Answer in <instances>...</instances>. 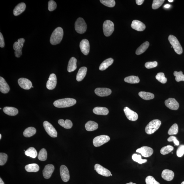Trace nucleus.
<instances>
[{
	"label": "nucleus",
	"mask_w": 184,
	"mask_h": 184,
	"mask_svg": "<svg viewBox=\"0 0 184 184\" xmlns=\"http://www.w3.org/2000/svg\"><path fill=\"white\" fill-rule=\"evenodd\" d=\"M63 31L61 27L56 29L53 31L51 36L50 42L53 45L60 43L63 37Z\"/></svg>",
	"instance_id": "1"
},
{
	"label": "nucleus",
	"mask_w": 184,
	"mask_h": 184,
	"mask_svg": "<svg viewBox=\"0 0 184 184\" xmlns=\"http://www.w3.org/2000/svg\"><path fill=\"white\" fill-rule=\"evenodd\" d=\"M76 103V100L75 99L66 98L56 101L54 103V105L57 108H65L73 106Z\"/></svg>",
	"instance_id": "2"
},
{
	"label": "nucleus",
	"mask_w": 184,
	"mask_h": 184,
	"mask_svg": "<svg viewBox=\"0 0 184 184\" xmlns=\"http://www.w3.org/2000/svg\"><path fill=\"white\" fill-rule=\"evenodd\" d=\"M161 121L158 119H154L150 122L145 128V132L148 134H153L159 129L161 126Z\"/></svg>",
	"instance_id": "3"
},
{
	"label": "nucleus",
	"mask_w": 184,
	"mask_h": 184,
	"mask_svg": "<svg viewBox=\"0 0 184 184\" xmlns=\"http://www.w3.org/2000/svg\"><path fill=\"white\" fill-rule=\"evenodd\" d=\"M168 39L175 52L177 54H182L183 52V48L176 37L174 36L170 35L169 36Z\"/></svg>",
	"instance_id": "4"
},
{
	"label": "nucleus",
	"mask_w": 184,
	"mask_h": 184,
	"mask_svg": "<svg viewBox=\"0 0 184 184\" xmlns=\"http://www.w3.org/2000/svg\"><path fill=\"white\" fill-rule=\"evenodd\" d=\"M87 29V24L84 19L81 18L77 19L75 23V29L77 33L84 34L86 31Z\"/></svg>",
	"instance_id": "5"
},
{
	"label": "nucleus",
	"mask_w": 184,
	"mask_h": 184,
	"mask_svg": "<svg viewBox=\"0 0 184 184\" xmlns=\"http://www.w3.org/2000/svg\"><path fill=\"white\" fill-rule=\"evenodd\" d=\"M114 30V23L110 20L104 21L103 24V31L104 35L106 37H109L112 35Z\"/></svg>",
	"instance_id": "6"
},
{
	"label": "nucleus",
	"mask_w": 184,
	"mask_h": 184,
	"mask_svg": "<svg viewBox=\"0 0 184 184\" xmlns=\"http://www.w3.org/2000/svg\"><path fill=\"white\" fill-rule=\"evenodd\" d=\"M25 42L24 38L19 39L18 42H14L13 48L15 51V55L16 57H20L22 55V49Z\"/></svg>",
	"instance_id": "7"
},
{
	"label": "nucleus",
	"mask_w": 184,
	"mask_h": 184,
	"mask_svg": "<svg viewBox=\"0 0 184 184\" xmlns=\"http://www.w3.org/2000/svg\"><path fill=\"white\" fill-rule=\"evenodd\" d=\"M110 137L106 135H101L96 137L93 141V144L96 147H100L110 141Z\"/></svg>",
	"instance_id": "8"
},
{
	"label": "nucleus",
	"mask_w": 184,
	"mask_h": 184,
	"mask_svg": "<svg viewBox=\"0 0 184 184\" xmlns=\"http://www.w3.org/2000/svg\"><path fill=\"white\" fill-rule=\"evenodd\" d=\"M43 125L45 130L49 136L53 138L57 137V132L52 124L48 121H45L43 123Z\"/></svg>",
	"instance_id": "9"
},
{
	"label": "nucleus",
	"mask_w": 184,
	"mask_h": 184,
	"mask_svg": "<svg viewBox=\"0 0 184 184\" xmlns=\"http://www.w3.org/2000/svg\"><path fill=\"white\" fill-rule=\"evenodd\" d=\"M124 112L129 120L132 121H135L138 118V115L137 113L131 110L127 107H126L124 108Z\"/></svg>",
	"instance_id": "10"
},
{
	"label": "nucleus",
	"mask_w": 184,
	"mask_h": 184,
	"mask_svg": "<svg viewBox=\"0 0 184 184\" xmlns=\"http://www.w3.org/2000/svg\"><path fill=\"white\" fill-rule=\"evenodd\" d=\"M136 152L140 153L143 157H149L153 155V149L148 146H143L136 150Z\"/></svg>",
	"instance_id": "11"
},
{
	"label": "nucleus",
	"mask_w": 184,
	"mask_h": 184,
	"mask_svg": "<svg viewBox=\"0 0 184 184\" xmlns=\"http://www.w3.org/2000/svg\"><path fill=\"white\" fill-rule=\"evenodd\" d=\"M165 104L168 108L173 110H177L179 106L178 103L174 98H169L165 100Z\"/></svg>",
	"instance_id": "12"
},
{
	"label": "nucleus",
	"mask_w": 184,
	"mask_h": 184,
	"mask_svg": "<svg viewBox=\"0 0 184 184\" xmlns=\"http://www.w3.org/2000/svg\"><path fill=\"white\" fill-rule=\"evenodd\" d=\"M57 85V77L54 73L51 74L47 81L46 85L47 88L49 90L54 89Z\"/></svg>",
	"instance_id": "13"
},
{
	"label": "nucleus",
	"mask_w": 184,
	"mask_h": 184,
	"mask_svg": "<svg viewBox=\"0 0 184 184\" xmlns=\"http://www.w3.org/2000/svg\"><path fill=\"white\" fill-rule=\"evenodd\" d=\"M95 170L98 174L105 177L111 176V172L107 169L103 167L99 164H96L95 166Z\"/></svg>",
	"instance_id": "14"
},
{
	"label": "nucleus",
	"mask_w": 184,
	"mask_h": 184,
	"mask_svg": "<svg viewBox=\"0 0 184 184\" xmlns=\"http://www.w3.org/2000/svg\"><path fill=\"white\" fill-rule=\"evenodd\" d=\"M60 171L62 180L64 182H67L69 181L70 178V174L69 170L67 167L64 165H61Z\"/></svg>",
	"instance_id": "15"
},
{
	"label": "nucleus",
	"mask_w": 184,
	"mask_h": 184,
	"mask_svg": "<svg viewBox=\"0 0 184 184\" xmlns=\"http://www.w3.org/2000/svg\"><path fill=\"white\" fill-rule=\"evenodd\" d=\"M18 83L21 87L24 89H30L33 86L31 81L26 78H19L18 81Z\"/></svg>",
	"instance_id": "16"
},
{
	"label": "nucleus",
	"mask_w": 184,
	"mask_h": 184,
	"mask_svg": "<svg viewBox=\"0 0 184 184\" xmlns=\"http://www.w3.org/2000/svg\"><path fill=\"white\" fill-rule=\"evenodd\" d=\"M80 46L81 52L83 54L86 55L89 54L90 51V44L88 40L84 39L81 41Z\"/></svg>",
	"instance_id": "17"
},
{
	"label": "nucleus",
	"mask_w": 184,
	"mask_h": 184,
	"mask_svg": "<svg viewBox=\"0 0 184 184\" xmlns=\"http://www.w3.org/2000/svg\"><path fill=\"white\" fill-rule=\"evenodd\" d=\"M54 166L52 164H48L46 165L43 171V174L45 178H50L54 170Z\"/></svg>",
	"instance_id": "18"
},
{
	"label": "nucleus",
	"mask_w": 184,
	"mask_h": 184,
	"mask_svg": "<svg viewBox=\"0 0 184 184\" xmlns=\"http://www.w3.org/2000/svg\"><path fill=\"white\" fill-rule=\"evenodd\" d=\"M95 93L100 97H106L111 95L112 91L110 89L106 88H98L95 89Z\"/></svg>",
	"instance_id": "19"
},
{
	"label": "nucleus",
	"mask_w": 184,
	"mask_h": 184,
	"mask_svg": "<svg viewBox=\"0 0 184 184\" xmlns=\"http://www.w3.org/2000/svg\"><path fill=\"white\" fill-rule=\"evenodd\" d=\"M131 26L133 29L139 31H144L146 29V26L144 24L137 20L132 21Z\"/></svg>",
	"instance_id": "20"
},
{
	"label": "nucleus",
	"mask_w": 184,
	"mask_h": 184,
	"mask_svg": "<svg viewBox=\"0 0 184 184\" xmlns=\"http://www.w3.org/2000/svg\"><path fill=\"white\" fill-rule=\"evenodd\" d=\"M161 176L162 178L165 180L170 181L174 178V173L172 170L165 169L163 171Z\"/></svg>",
	"instance_id": "21"
},
{
	"label": "nucleus",
	"mask_w": 184,
	"mask_h": 184,
	"mask_svg": "<svg viewBox=\"0 0 184 184\" xmlns=\"http://www.w3.org/2000/svg\"><path fill=\"white\" fill-rule=\"evenodd\" d=\"M10 91L9 86L4 78L0 77V91L3 93H7Z\"/></svg>",
	"instance_id": "22"
},
{
	"label": "nucleus",
	"mask_w": 184,
	"mask_h": 184,
	"mask_svg": "<svg viewBox=\"0 0 184 184\" xmlns=\"http://www.w3.org/2000/svg\"><path fill=\"white\" fill-rule=\"evenodd\" d=\"M26 8V4L24 3L19 4L14 8L13 14L15 16H18L24 11Z\"/></svg>",
	"instance_id": "23"
},
{
	"label": "nucleus",
	"mask_w": 184,
	"mask_h": 184,
	"mask_svg": "<svg viewBox=\"0 0 184 184\" xmlns=\"http://www.w3.org/2000/svg\"><path fill=\"white\" fill-rule=\"evenodd\" d=\"M87 68L85 67H81L79 69L76 77V80L78 82H80L84 78L87 74Z\"/></svg>",
	"instance_id": "24"
},
{
	"label": "nucleus",
	"mask_w": 184,
	"mask_h": 184,
	"mask_svg": "<svg viewBox=\"0 0 184 184\" xmlns=\"http://www.w3.org/2000/svg\"><path fill=\"white\" fill-rule=\"evenodd\" d=\"M77 61V59L74 57L70 58L67 70L68 72H73L76 69Z\"/></svg>",
	"instance_id": "25"
},
{
	"label": "nucleus",
	"mask_w": 184,
	"mask_h": 184,
	"mask_svg": "<svg viewBox=\"0 0 184 184\" xmlns=\"http://www.w3.org/2000/svg\"><path fill=\"white\" fill-rule=\"evenodd\" d=\"M94 114L98 115H107L109 113L107 108L101 107H97L94 108L93 110Z\"/></svg>",
	"instance_id": "26"
},
{
	"label": "nucleus",
	"mask_w": 184,
	"mask_h": 184,
	"mask_svg": "<svg viewBox=\"0 0 184 184\" xmlns=\"http://www.w3.org/2000/svg\"><path fill=\"white\" fill-rule=\"evenodd\" d=\"M3 111L6 114L10 116H14L18 113V109L12 107H5L3 108Z\"/></svg>",
	"instance_id": "27"
},
{
	"label": "nucleus",
	"mask_w": 184,
	"mask_h": 184,
	"mask_svg": "<svg viewBox=\"0 0 184 184\" xmlns=\"http://www.w3.org/2000/svg\"><path fill=\"white\" fill-rule=\"evenodd\" d=\"M85 127L87 131H93L98 129V124L95 121H89L85 124Z\"/></svg>",
	"instance_id": "28"
},
{
	"label": "nucleus",
	"mask_w": 184,
	"mask_h": 184,
	"mask_svg": "<svg viewBox=\"0 0 184 184\" xmlns=\"http://www.w3.org/2000/svg\"><path fill=\"white\" fill-rule=\"evenodd\" d=\"M114 62V60L112 58H109L106 60L101 64L99 70L103 71L107 69L109 66L112 65Z\"/></svg>",
	"instance_id": "29"
},
{
	"label": "nucleus",
	"mask_w": 184,
	"mask_h": 184,
	"mask_svg": "<svg viewBox=\"0 0 184 184\" xmlns=\"http://www.w3.org/2000/svg\"><path fill=\"white\" fill-rule=\"evenodd\" d=\"M39 167L37 164L27 165L25 167L26 170L29 172H37L39 170Z\"/></svg>",
	"instance_id": "30"
},
{
	"label": "nucleus",
	"mask_w": 184,
	"mask_h": 184,
	"mask_svg": "<svg viewBox=\"0 0 184 184\" xmlns=\"http://www.w3.org/2000/svg\"><path fill=\"white\" fill-rule=\"evenodd\" d=\"M58 123L60 125L66 129H70L73 126L72 122L70 120L66 119V121L61 119L59 120Z\"/></svg>",
	"instance_id": "31"
},
{
	"label": "nucleus",
	"mask_w": 184,
	"mask_h": 184,
	"mask_svg": "<svg viewBox=\"0 0 184 184\" xmlns=\"http://www.w3.org/2000/svg\"><path fill=\"white\" fill-rule=\"evenodd\" d=\"M149 46V43L148 42L146 41L139 47L137 49L136 51V54L137 55H140L143 54L146 51Z\"/></svg>",
	"instance_id": "32"
},
{
	"label": "nucleus",
	"mask_w": 184,
	"mask_h": 184,
	"mask_svg": "<svg viewBox=\"0 0 184 184\" xmlns=\"http://www.w3.org/2000/svg\"><path fill=\"white\" fill-rule=\"evenodd\" d=\"M138 95L141 98L145 100L153 99L155 97L153 94L149 92L140 91L138 93Z\"/></svg>",
	"instance_id": "33"
},
{
	"label": "nucleus",
	"mask_w": 184,
	"mask_h": 184,
	"mask_svg": "<svg viewBox=\"0 0 184 184\" xmlns=\"http://www.w3.org/2000/svg\"><path fill=\"white\" fill-rule=\"evenodd\" d=\"M36 132V130L35 128L30 127L26 129L23 132V135L25 137L29 138L35 135Z\"/></svg>",
	"instance_id": "34"
},
{
	"label": "nucleus",
	"mask_w": 184,
	"mask_h": 184,
	"mask_svg": "<svg viewBox=\"0 0 184 184\" xmlns=\"http://www.w3.org/2000/svg\"><path fill=\"white\" fill-rule=\"evenodd\" d=\"M25 155L33 158H35L38 155L36 149L33 147L29 148L25 152Z\"/></svg>",
	"instance_id": "35"
},
{
	"label": "nucleus",
	"mask_w": 184,
	"mask_h": 184,
	"mask_svg": "<svg viewBox=\"0 0 184 184\" xmlns=\"http://www.w3.org/2000/svg\"><path fill=\"white\" fill-rule=\"evenodd\" d=\"M124 81L130 84H137L140 82V80L138 76H131L126 77L124 79Z\"/></svg>",
	"instance_id": "36"
},
{
	"label": "nucleus",
	"mask_w": 184,
	"mask_h": 184,
	"mask_svg": "<svg viewBox=\"0 0 184 184\" xmlns=\"http://www.w3.org/2000/svg\"><path fill=\"white\" fill-rule=\"evenodd\" d=\"M39 160L41 161H45L47 158V153L46 149L43 148L41 150L38 155Z\"/></svg>",
	"instance_id": "37"
},
{
	"label": "nucleus",
	"mask_w": 184,
	"mask_h": 184,
	"mask_svg": "<svg viewBox=\"0 0 184 184\" xmlns=\"http://www.w3.org/2000/svg\"><path fill=\"white\" fill-rule=\"evenodd\" d=\"M174 149L172 146L168 145L162 148L160 150V153L163 155H166L173 151Z\"/></svg>",
	"instance_id": "38"
},
{
	"label": "nucleus",
	"mask_w": 184,
	"mask_h": 184,
	"mask_svg": "<svg viewBox=\"0 0 184 184\" xmlns=\"http://www.w3.org/2000/svg\"><path fill=\"white\" fill-rule=\"evenodd\" d=\"M132 159L133 161L138 162L139 164H143L147 162L146 159H142L141 156L136 154H134L132 156Z\"/></svg>",
	"instance_id": "39"
},
{
	"label": "nucleus",
	"mask_w": 184,
	"mask_h": 184,
	"mask_svg": "<svg viewBox=\"0 0 184 184\" xmlns=\"http://www.w3.org/2000/svg\"><path fill=\"white\" fill-rule=\"evenodd\" d=\"M155 78L160 82L162 84H165L167 81V79L163 73L160 72L158 73L155 76Z\"/></svg>",
	"instance_id": "40"
},
{
	"label": "nucleus",
	"mask_w": 184,
	"mask_h": 184,
	"mask_svg": "<svg viewBox=\"0 0 184 184\" xmlns=\"http://www.w3.org/2000/svg\"><path fill=\"white\" fill-rule=\"evenodd\" d=\"M178 126L176 123L173 125L168 130V133L170 135H176L178 133Z\"/></svg>",
	"instance_id": "41"
},
{
	"label": "nucleus",
	"mask_w": 184,
	"mask_h": 184,
	"mask_svg": "<svg viewBox=\"0 0 184 184\" xmlns=\"http://www.w3.org/2000/svg\"><path fill=\"white\" fill-rule=\"evenodd\" d=\"M174 76L176 77L175 80L177 82H179L181 81H184V75L182 71L177 72L175 71L174 73Z\"/></svg>",
	"instance_id": "42"
},
{
	"label": "nucleus",
	"mask_w": 184,
	"mask_h": 184,
	"mask_svg": "<svg viewBox=\"0 0 184 184\" xmlns=\"http://www.w3.org/2000/svg\"><path fill=\"white\" fill-rule=\"evenodd\" d=\"M101 3L105 6L109 7H113L115 5L114 0H100Z\"/></svg>",
	"instance_id": "43"
},
{
	"label": "nucleus",
	"mask_w": 184,
	"mask_h": 184,
	"mask_svg": "<svg viewBox=\"0 0 184 184\" xmlns=\"http://www.w3.org/2000/svg\"><path fill=\"white\" fill-rule=\"evenodd\" d=\"M165 1L164 0H154L152 4V8L153 9H157L159 8Z\"/></svg>",
	"instance_id": "44"
},
{
	"label": "nucleus",
	"mask_w": 184,
	"mask_h": 184,
	"mask_svg": "<svg viewBox=\"0 0 184 184\" xmlns=\"http://www.w3.org/2000/svg\"><path fill=\"white\" fill-rule=\"evenodd\" d=\"M8 156L7 154L4 153H0V165H4L7 161Z\"/></svg>",
	"instance_id": "45"
},
{
	"label": "nucleus",
	"mask_w": 184,
	"mask_h": 184,
	"mask_svg": "<svg viewBox=\"0 0 184 184\" xmlns=\"http://www.w3.org/2000/svg\"><path fill=\"white\" fill-rule=\"evenodd\" d=\"M145 181H146V184H160L159 182L155 180L153 177L150 176L147 177Z\"/></svg>",
	"instance_id": "46"
},
{
	"label": "nucleus",
	"mask_w": 184,
	"mask_h": 184,
	"mask_svg": "<svg viewBox=\"0 0 184 184\" xmlns=\"http://www.w3.org/2000/svg\"><path fill=\"white\" fill-rule=\"evenodd\" d=\"M57 8V4L54 1H49L48 3V9L49 11H52Z\"/></svg>",
	"instance_id": "47"
},
{
	"label": "nucleus",
	"mask_w": 184,
	"mask_h": 184,
	"mask_svg": "<svg viewBox=\"0 0 184 184\" xmlns=\"http://www.w3.org/2000/svg\"><path fill=\"white\" fill-rule=\"evenodd\" d=\"M158 65V63L157 61L148 62L145 64V67L147 69H151L155 68Z\"/></svg>",
	"instance_id": "48"
},
{
	"label": "nucleus",
	"mask_w": 184,
	"mask_h": 184,
	"mask_svg": "<svg viewBox=\"0 0 184 184\" xmlns=\"http://www.w3.org/2000/svg\"><path fill=\"white\" fill-rule=\"evenodd\" d=\"M184 154V145H181L179 147L177 151V155L178 157H181Z\"/></svg>",
	"instance_id": "49"
},
{
	"label": "nucleus",
	"mask_w": 184,
	"mask_h": 184,
	"mask_svg": "<svg viewBox=\"0 0 184 184\" xmlns=\"http://www.w3.org/2000/svg\"><path fill=\"white\" fill-rule=\"evenodd\" d=\"M168 142H173L175 144V146H178L179 143L178 140H177L176 137L172 136H170L168 139Z\"/></svg>",
	"instance_id": "50"
},
{
	"label": "nucleus",
	"mask_w": 184,
	"mask_h": 184,
	"mask_svg": "<svg viewBox=\"0 0 184 184\" xmlns=\"http://www.w3.org/2000/svg\"><path fill=\"white\" fill-rule=\"evenodd\" d=\"M5 46V42H4L3 36L1 33H0V47L3 48Z\"/></svg>",
	"instance_id": "51"
},
{
	"label": "nucleus",
	"mask_w": 184,
	"mask_h": 184,
	"mask_svg": "<svg viewBox=\"0 0 184 184\" xmlns=\"http://www.w3.org/2000/svg\"><path fill=\"white\" fill-rule=\"evenodd\" d=\"M144 1V0H136V3L138 5H142Z\"/></svg>",
	"instance_id": "52"
},
{
	"label": "nucleus",
	"mask_w": 184,
	"mask_h": 184,
	"mask_svg": "<svg viewBox=\"0 0 184 184\" xmlns=\"http://www.w3.org/2000/svg\"><path fill=\"white\" fill-rule=\"evenodd\" d=\"M170 7V5H169V4H166V5L164 6V7L166 8H168Z\"/></svg>",
	"instance_id": "53"
},
{
	"label": "nucleus",
	"mask_w": 184,
	"mask_h": 184,
	"mask_svg": "<svg viewBox=\"0 0 184 184\" xmlns=\"http://www.w3.org/2000/svg\"><path fill=\"white\" fill-rule=\"evenodd\" d=\"M0 184H5L1 178H0Z\"/></svg>",
	"instance_id": "54"
},
{
	"label": "nucleus",
	"mask_w": 184,
	"mask_h": 184,
	"mask_svg": "<svg viewBox=\"0 0 184 184\" xmlns=\"http://www.w3.org/2000/svg\"><path fill=\"white\" fill-rule=\"evenodd\" d=\"M126 184H136L135 183H133L132 182H130L129 183H127Z\"/></svg>",
	"instance_id": "55"
},
{
	"label": "nucleus",
	"mask_w": 184,
	"mask_h": 184,
	"mask_svg": "<svg viewBox=\"0 0 184 184\" xmlns=\"http://www.w3.org/2000/svg\"><path fill=\"white\" fill-rule=\"evenodd\" d=\"M168 1L171 3V2H173V1H173V0H168Z\"/></svg>",
	"instance_id": "56"
},
{
	"label": "nucleus",
	"mask_w": 184,
	"mask_h": 184,
	"mask_svg": "<svg viewBox=\"0 0 184 184\" xmlns=\"http://www.w3.org/2000/svg\"><path fill=\"white\" fill-rule=\"evenodd\" d=\"M1 135L0 134V140H1Z\"/></svg>",
	"instance_id": "57"
},
{
	"label": "nucleus",
	"mask_w": 184,
	"mask_h": 184,
	"mask_svg": "<svg viewBox=\"0 0 184 184\" xmlns=\"http://www.w3.org/2000/svg\"><path fill=\"white\" fill-rule=\"evenodd\" d=\"M181 184H184V181H183Z\"/></svg>",
	"instance_id": "58"
},
{
	"label": "nucleus",
	"mask_w": 184,
	"mask_h": 184,
	"mask_svg": "<svg viewBox=\"0 0 184 184\" xmlns=\"http://www.w3.org/2000/svg\"><path fill=\"white\" fill-rule=\"evenodd\" d=\"M111 176H112V174L111 175Z\"/></svg>",
	"instance_id": "59"
},
{
	"label": "nucleus",
	"mask_w": 184,
	"mask_h": 184,
	"mask_svg": "<svg viewBox=\"0 0 184 184\" xmlns=\"http://www.w3.org/2000/svg\"><path fill=\"white\" fill-rule=\"evenodd\" d=\"M32 88H34V87L33 86H32Z\"/></svg>",
	"instance_id": "60"
}]
</instances>
